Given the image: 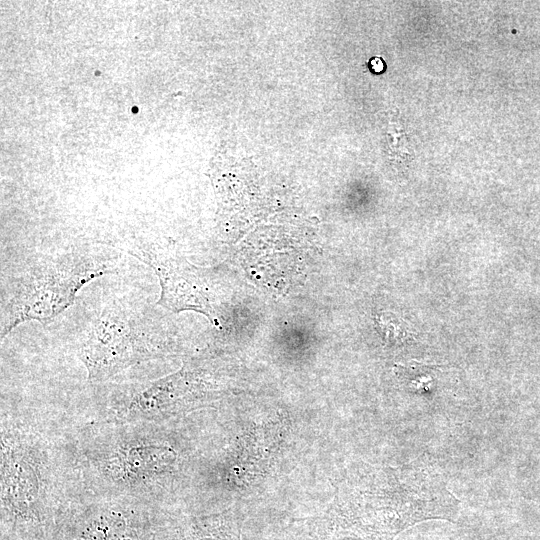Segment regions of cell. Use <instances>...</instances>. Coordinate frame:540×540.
Listing matches in <instances>:
<instances>
[{
    "label": "cell",
    "instance_id": "cell-6",
    "mask_svg": "<svg viewBox=\"0 0 540 540\" xmlns=\"http://www.w3.org/2000/svg\"><path fill=\"white\" fill-rule=\"evenodd\" d=\"M175 460V453L164 446L144 445L129 448L117 460L119 468L130 479L164 471Z\"/></svg>",
    "mask_w": 540,
    "mask_h": 540
},
{
    "label": "cell",
    "instance_id": "cell-4",
    "mask_svg": "<svg viewBox=\"0 0 540 540\" xmlns=\"http://www.w3.org/2000/svg\"><path fill=\"white\" fill-rule=\"evenodd\" d=\"M131 254L147 263L159 279L161 293L157 306L171 311L196 310L216 319L214 295L206 276L183 259L164 256L156 250H131Z\"/></svg>",
    "mask_w": 540,
    "mask_h": 540
},
{
    "label": "cell",
    "instance_id": "cell-3",
    "mask_svg": "<svg viewBox=\"0 0 540 540\" xmlns=\"http://www.w3.org/2000/svg\"><path fill=\"white\" fill-rule=\"evenodd\" d=\"M140 317L122 299L109 298L91 319L79 357L91 381H104L150 355Z\"/></svg>",
    "mask_w": 540,
    "mask_h": 540
},
{
    "label": "cell",
    "instance_id": "cell-8",
    "mask_svg": "<svg viewBox=\"0 0 540 540\" xmlns=\"http://www.w3.org/2000/svg\"><path fill=\"white\" fill-rule=\"evenodd\" d=\"M371 68L374 72H381L384 69V63L380 58H374L371 60Z\"/></svg>",
    "mask_w": 540,
    "mask_h": 540
},
{
    "label": "cell",
    "instance_id": "cell-1",
    "mask_svg": "<svg viewBox=\"0 0 540 540\" xmlns=\"http://www.w3.org/2000/svg\"><path fill=\"white\" fill-rule=\"evenodd\" d=\"M460 502L431 464L401 468L357 464L335 483L331 503L295 520L286 540H394L426 520L455 522Z\"/></svg>",
    "mask_w": 540,
    "mask_h": 540
},
{
    "label": "cell",
    "instance_id": "cell-5",
    "mask_svg": "<svg viewBox=\"0 0 540 540\" xmlns=\"http://www.w3.org/2000/svg\"><path fill=\"white\" fill-rule=\"evenodd\" d=\"M77 540H144L141 525L127 514L108 510L91 517Z\"/></svg>",
    "mask_w": 540,
    "mask_h": 540
},
{
    "label": "cell",
    "instance_id": "cell-2",
    "mask_svg": "<svg viewBox=\"0 0 540 540\" xmlns=\"http://www.w3.org/2000/svg\"><path fill=\"white\" fill-rule=\"evenodd\" d=\"M109 272V261L87 253L41 257L7 289L1 305V338L26 321L51 322L74 303L85 284Z\"/></svg>",
    "mask_w": 540,
    "mask_h": 540
},
{
    "label": "cell",
    "instance_id": "cell-7",
    "mask_svg": "<svg viewBox=\"0 0 540 540\" xmlns=\"http://www.w3.org/2000/svg\"><path fill=\"white\" fill-rule=\"evenodd\" d=\"M242 523L239 513L228 510L192 521L180 540H241Z\"/></svg>",
    "mask_w": 540,
    "mask_h": 540
}]
</instances>
